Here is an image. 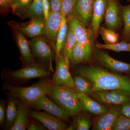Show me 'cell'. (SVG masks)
<instances>
[{
  "instance_id": "13",
  "label": "cell",
  "mask_w": 130,
  "mask_h": 130,
  "mask_svg": "<svg viewBox=\"0 0 130 130\" xmlns=\"http://www.w3.org/2000/svg\"><path fill=\"white\" fill-rule=\"evenodd\" d=\"M29 116L38 120L50 130H67V125L61 119L47 112L29 111Z\"/></svg>"
},
{
  "instance_id": "17",
  "label": "cell",
  "mask_w": 130,
  "mask_h": 130,
  "mask_svg": "<svg viewBox=\"0 0 130 130\" xmlns=\"http://www.w3.org/2000/svg\"><path fill=\"white\" fill-rule=\"evenodd\" d=\"M108 2V0H95L90 25L94 31L95 37H97L101 24L105 18Z\"/></svg>"
},
{
  "instance_id": "21",
  "label": "cell",
  "mask_w": 130,
  "mask_h": 130,
  "mask_svg": "<svg viewBox=\"0 0 130 130\" xmlns=\"http://www.w3.org/2000/svg\"><path fill=\"white\" fill-rule=\"evenodd\" d=\"M92 48L77 43L73 49L70 61L74 64L88 61L91 56Z\"/></svg>"
},
{
  "instance_id": "26",
  "label": "cell",
  "mask_w": 130,
  "mask_h": 130,
  "mask_svg": "<svg viewBox=\"0 0 130 130\" xmlns=\"http://www.w3.org/2000/svg\"><path fill=\"white\" fill-rule=\"evenodd\" d=\"M6 124L11 129L16 120L18 114L16 101L13 98L9 99L6 109Z\"/></svg>"
},
{
  "instance_id": "32",
  "label": "cell",
  "mask_w": 130,
  "mask_h": 130,
  "mask_svg": "<svg viewBox=\"0 0 130 130\" xmlns=\"http://www.w3.org/2000/svg\"><path fill=\"white\" fill-rule=\"evenodd\" d=\"M76 119L75 125H73L74 129L89 130L91 126V122L86 115L83 113H79Z\"/></svg>"
},
{
  "instance_id": "31",
  "label": "cell",
  "mask_w": 130,
  "mask_h": 130,
  "mask_svg": "<svg viewBox=\"0 0 130 130\" xmlns=\"http://www.w3.org/2000/svg\"><path fill=\"white\" fill-rule=\"evenodd\" d=\"M77 0H62L61 13L67 20L74 14V8Z\"/></svg>"
},
{
  "instance_id": "22",
  "label": "cell",
  "mask_w": 130,
  "mask_h": 130,
  "mask_svg": "<svg viewBox=\"0 0 130 130\" xmlns=\"http://www.w3.org/2000/svg\"><path fill=\"white\" fill-rule=\"evenodd\" d=\"M22 16L23 18L30 20L44 18L43 0H33Z\"/></svg>"
},
{
  "instance_id": "7",
  "label": "cell",
  "mask_w": 130,
  "mask_h": 130,
  "mask_svg": "<svg viewBox=\"0 0 130 130\" xmlns=\"http://www.w3.org/2000/svg\"><path fill=\"white\" fill-rule=\"evenodd\" d=\"M44 38L37 37L29 41L30 46L33 54L41 60L48 63L49 70L53 71L52 61L56 55L51 50Z\"/></svg>"
},
{
  "instance_id": "2",
  "label": "cell",
  "mask_w": 130,
  "mask_h": 130,
  "mask_svg": "<svg viewBox=\"0 0 130 130\" xmlns=\"http://www.w3.org/2000/svg\"><path fill=\"white\" fill-rule=\"evenodd\" d=\"M45 94L54 100L60 107L71 116H75L83 111L82 106L75 88L52 83L40 82Z\"/></svg>"
},
{
  "instance_id": "10",
  "label": "cell",
  "mask_w": 130,
  "mask_h": 130,
  "mask_svg": "<svg viewBox=\"0 0 130 130\" xmlns=\"http://www.w3.org/2000/svg\"><path fill=\"white\" fill-rule=\"evenodd\" d=\"M104 19L108 29L116 31L121 28L123 24L121 8L117 0H108Z\"/></svg>"
},
{
  "instance_id": "19",
  "label": "cell",
  "mask_w": 130,
  "mask_h": 130,
  "mask_svg": "<svg viewBox=\"0 0 130 130\" xmlns=\"http://www.w3.org/2000/svg\"><path fill=\"white\" fill-rule=\"evenodd\" d=\"M18 114L16 120L11 130H25L28 125V116L29 112L28 105L22 102L18 105Z\"/></svg>"
},
{
  "instance_id": "3",
  "label": "cell",
  "mask_w": 130,
  "mask_h": 130,
  "mask_svg": "<svg viewBox=\"0 0 130 130\" xmlns=\"http://www.w3.org/2000/svg\"><path fill=\"white\" fill-rule=\"evenodd\" d=\"M3 87L12 96L20 98L30 106H32L38 98L46 95L40 83L28 87L14 86L5 84Z\"/></svg>"
},
{
  "instance_id": "8",
  "label": "cell",
  "mask_w": 130,
  "mask_h": 130,
  "mask_svg": "<svg viewBox=\"0 0 130 130\" xmlns=\"http://www.w3.org/2000/svg\"><path fill=\"white\" fill-rule=\"evenodd\" d=\"M95 56L98 61L112 72L130 74V63L116 60L105 51L97 50Z\"/></svg>"
},
{
  "instance_id": "28",
  "label": "cell",
  "mask_w": 130,
  "mask_h": 130,
  "mask_svg": "<svg viewBox=\"0 0 130 130\" xmlns=\"http://www.w3.org/2000/svg\"><path fill=\"white\" fill-rule=\"evenodd\" d=\"M99 34L106 44H111L118 42L119 36L115 31L100 26Z\"/></svg>"
},
{
  "instance_id": "34",
  "label": "cell",
  "mask_w": 130,
  "mask_h": 130,
  "mask_svg": "<svg viewBox=\"0 0 130 130\" xmlns=\"http://www.w3.org/2000/svg\"><path fill=\"white\" fill-rule=\"evenodd\" d=\"M51 12H61L62 0H49Z\"/></svg>"
},
{
  "instance_id": "1",
  "label": "cell",
  "mask_w": 130,
  "mask_h": 130,
  "mask_svg": "<svg viewBox=\"0 0 130 130\" xmlns=\"http://www.w3.org/2000/svg\"><path fill=\"white\" fill-rule=\"evenodd\" d=\"M77 72L88 79L93 91L119 90L130 93V77L117 74L99 67H81Z\"/></svg>"
},
{
  "instance_id": "9",
  "label": "cell",
  "mask_w": 130,
  "mask_h": 130,
  "mask_svg": "<svg viewBox=\"0 0 130 130\" xmlns=\"http://www.w3.org/2000/svg\"><path fill=\"white\" fill-rule=\"evenodd\" d=\"M62 20L61 12H50L46 22L45 30L43 36L51 44L55 51V46L58 32L60 29Z\"/></svg>"
},
{
  "instance_id": "14",
  "label": "cell",
  "mask_w": 130,
  "mask_h": 130,
  "mask_svg": "<svg viewBox=\"0 0 130 130\" xmlns=\"http://www.w3.org/2000/svg\"><path fill=\"white\" fill-rule=\"evenodd\" d=\"M46 21L44 18L31 20L30 22L25 24L14 23L12 24L16 30L20 31L31 38L43 35L46 26Z\"/></svg>"
},
{
  "instance_id": "23",
  "label": "cell",
  "mask_w": 130,
  "mask_h": 130,
  "mask_svg": "<svg viewBox=\"0 0 130 130\" xmlns=\"http://www.w3.org/2000/svg\"><path fill=\"white\" fill-rule=\"evenodd\" d=\"M68 28L69 26L67 20L64 16L62 14L61 25L58 32L55 46L56 57L58 56L62 51L64 42L67 35Z\"/></svg>"
},
{
  "instance_id": "29",
  "label": "cell",
  "mask_w": 130,
  "mask_h": 130,
  "mask_svg": "<svg viewBox=\"0 0 130 130\" xmlns=\"http://www.w3.org/2000/svg\"><path fill=\"white\" fill-rule=\"evenodd\" d=\"M121 13L124 26L123 36L129 40L130 38V4L121 7Z\"/></svg>"
},
{
  "instance_id": "40",
  "label": "cell",
  "mask_w": 130,
  "mask_h": 130,
  "mask_svg": "<svg viewBox=\"0 0 130 130\" xmlns=\"http://www.w3.org/2000/svg\"><path fill=\"white\" fill-rule=\"evenodd\" d=\"M128 1H130V0H128Z\"/></svg>"
},
{
  "instance_id": "33",
  "label": "cell",
  "mask_w": 130,
  "mask_h": 130,
  "mask_svg": "<svg viewBox=\"0 0 130 130\" xmlns=\"http://www.w3.org/2000/svg\"><path fill=\"white\" fill-rule=\"evenodd\" d=\"M112 130H130V119L121 114L116 120Z\"/></svg>"
},
{
  "instance_id": "15",
  "label": "cell",
  "mask_w": 130,
  "mask_h": 130,
  "mask_svg": "<svg viewBox=\"0 0 130 130\" xmlns=\"http://www.w3.org/2000/svg\"><path fill=\"white\" fill-rule=\"evenodd\" d=\"M95 0H77L74 15L86 26L91 25Z\"/></svg>"
},
{
  "instance_id": "35",
  "label": "cell",
  "mask_w": 130,
  "mask_h": 130,
  "mask_svg": "<svg viewBox=\"0 0 130 130\" xmlns=\"http://www.w3.org/2000/svg\"><path fill=\"white\" fill-rule=\"evenodd\" d=\"M120 112L121 114L130 119V102L125 103L121 105Z\"/></svg>"
},
{
  "instance_id": "16",
  "label": "cell",
  "mask_w": 130,
  "mask_h": 130,
  "mask_svg": "<svg viewBox=\"0 0 130 130\" xmlns=\"http://www.w3.org/2000/svg\"><path fill=\"white\" fill-rule=\"evenodd\" d=\"M50 73L43 68L35 64L28 65L27 66L12 72V77L18 79H29L38 77H45L48 76Z\"/></svg>"
},
{
  "instance_id": "20",
  "label": "cell",
  "mask_w": 130,
  "mask_h": 130,
  "mask_svg": "<svg viewBox=\"0 0 130 130\" xmlns=\"http://www.w3.org/2000/svg\"><path fill=\"white\" fill-rule=\"evenodd\" d=\"M16 40L22 57L27 65L34 63V59L31 54L29 43L26 40L24 34L17 31Z\"/></svg>"
},
{
  "instance_id": "12",
  "label": "cell",
  "mask_w": 130,
  "mask_h": 130,
  "mask_svg": "<svg viewBox=\"0 0 130 130\" xmlns=\"http://www.w3.org/2000/svg\"><path fill=\"white\" fill-rule=\"evenodd\" d=\"M32 106L38 109H42L66 121H70L71 115L67 111L58 106L44 95L38 99Z\"/></svg>"
},
{
  "instance_id": "6",
  "label": "cell",
  "mask_w": 130,
  "mask_h": 130,
  "mask_svg": "<svg viewBox=\"0 0 130 130\" xmlns=\"http://www.w3.org/2000/svg\"><path fill=\"white\" fill-rule=\"evenodd\" d=\"M67 20L68 26L76 36L78 43L92 47L95 36L91 28H87L88 26L78 19L74 14Z\"/></svg>"
},
{
  "instance_id": "30",
  "label": "cell",
  "mask_w": 130,
  "mask_h": 130,
  "mask_svg": "<svg viewBox=\"0 0 130 130\" xmlns=\"http://www.w3.org/2000/svg\"><path fill=\"white\" fill-rule=\"evenodd\" d=\"M33 0H12L10 4L13 12L22 16L32 3Z\"/></svg>"
},
{
  "instance_id": "39",
  "label": "cell",
  "mask_w": 130,
  "mask_h": 130,
  "mask_svg": "<svg viewBox=\"0 0 130 130\" xmlns=\"http://www.w3.org/2000/svg\"><path fill=\"white\" fill-rule=\"evenodd\" d=\"M129 42H130V38H129Z\"/></svg>"
},
{
  "instance_id": "24",
  "label": "cell",
  "mask_w": 130,
  "mask_h": 130,
  "mask_svg": "<svg viewBox=\"0 0 130 130\" xmlns=\"http://www.w3.org/2000/svg\"><path fill=\"white\" fill-rule=\"evenodd\" d=\"M77 41L74 32L69 27L67 35L63 44L62 51L64 55L70 61L72 52Z\"/></svg>"
},
{
  "instance_id": "11",
  "label": "cell",
  "mask_w": 130,
  "mask_h": 130,
  "mask_svg": "<svg viewBox=\"0 0 130 130\" xmlns=\"http://www.w3.org/2000/svg\"><path fill=\"white\" fill-rule=\"evenodd\" d=\"M121 114L120 106H111L106 112L93 119V129L111 130L115 122Z\"/></svg>"
},
{
  "instance_id": "5",
  "label": "cell",
  "mask_w": 130,
  "mask_h": 130,
  "mask_svg": "<svg viewBox=\"0 0 130 130\" xmlns=\"http://www.w3.org/2000/svg\"><path fill=\"white\" fill-rule=\"evenodd\" d=\"M56 70L53 77V83L59 85H65L74 88L73 79L70 72L69 59L61 52L55 58Z\"/></svg>"
},
{
  "instance_id": "38",
  "label": "cell",
  "mask_w": 130,
  "mask_h": 130,
  "mask_svg": "<svg viewBox=\"0 0 130 130\" xmlns=\"http://www.w3.org/2000/svg\"><path fill=\"white\" fill-rule=\"evenodd\" d=\"M12 0H0L1 10L5 9L10 7V4Z\"/></svg>"
},
{
  "instance_id": "18",
  "label": "cell",
  "mask_w": 130,
  "mask_h": 130,
  "mask_svg": "<svg viewBox=\"0 0 130 130\" xmlns=\"http://www.w3.org/2000/svg\"><path fill=\"white\" fill-rule=\"evenodd\" d=\"M76 90L83 110L98 116L103 114L108 111L109 108L106 106L101 105L91 99L87 95Z\"/></svg>"
},
{
  "instance_id": "36",
  "label": "cell",
  "mask_w": 130,
  "mask_h": 130,
  "mask_svg": "<svg viewBox=\"0 0 130 130\" xmlns=\"http://www.w3.org/2000/svg\"><path fill=\"white\" fill-rule=\"evenodd\" d=\"M5 102L3 100H1L0 103V124L2 125L5 119Z\"/></svg>"
},
{
  "instance_id": "37",
  "label": "cell",
  "mask_w": 130,
  "mask_h": 130,
  "mask_svg": "<svg viewBox=\"0 0 130 130\" xmlns=\"http://www.w3.org/2000/svg\"><path fill=\"white\" fill-rule=\"evenodd\" d=\"M28 130H43L45 129L43 126L37 123L34 120H32L29 124H28L27 128Z\"/></svg>"
},
{
  "instance_id": "4",
  "label": "cell",
  "mask_w": 130,
  "mask_h": 130,
  "mask_svg": "<svg viewBox=\"0 0 130 130\" xmlns=\"http://www.w3.org/2000/svg\"><path fill=\"white\" fill-rule=\"evenodd\" d=\"M89 94L96 101L106 106L121 105L130 102V93L123 91H97Z\"/></svg>"
},
{
  "instance_id": "25",
  "label": "cell",
  "mask_w": 130,
  "mask_h": 130,
  "mask_svg": "<svg viewBox=\"0 0 130 130\" xmlns=\"http://www.w3.org/2000/svg\"><path fill=\"white\" fill-rule=\"evenodd\" d=\"M74 88L85 94H90L93 91L92 84L88 79L80 75L73 78Z\"/></svg>"
},
{
  "instance_id": "27",
  "label": "cell",
  "mask_w": 130,
  "mask_h": 130,
  "mask_svg": "<svg viewBox=\"0 0 130 130\" xmlns=\"http://www.w3.org/2000/svg\"><path fill=\"white\" fill-rule=\"evenodd\" d=\"M96 47L99 49H106L117 52L126 51L130 52V42L129 43L122 42L111 44H103L97 42Z\"/></svg>"
}]
</instances>
